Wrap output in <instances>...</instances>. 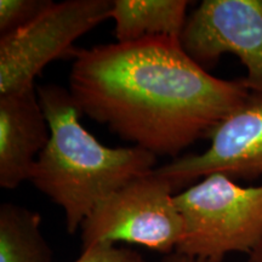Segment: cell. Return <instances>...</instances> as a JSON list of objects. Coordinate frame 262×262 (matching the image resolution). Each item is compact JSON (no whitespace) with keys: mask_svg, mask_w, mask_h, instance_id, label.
<instances>
[{"mask_svg":"<svg viewBox=\"0 0 262 262\" xmlns=\"http://www.w3.org/2000/svg\"><path fill=\"white\" fill-rule=\"evenodd\" d=\"M50 139V126L35 86L0 95V186L16 189L29 181Z\"/></svg>","mask_w":262,"mask_h":262,"instance_id":"ba28073f","label":"cell"},{"mask_svg":"<svg viewBox=\"0 0 262 262\" xmlns=\"http://www.w3.org/2000/svg\"><path fill=\"white\" fill-rule=\"evenodd\" d=\"M70 93L81 113L156 156L178 158L250 95L214 77L181 41L148 38L78 51Z\"/></svg>","mask_w":262,"mask_h":262,"instance_id":"6da1fadb","label":"cell"},{"mask_svg":"<svg viewBox=\"0 0 262 262\" xmlns=\"http://www.w3.org/2000/svg\"><path fill=\"white\" fill-rule=\"evenodd\" d=\"M188 0H112L110 18L118 42L148 38L181 41L187 22Z\"/></svg>","mask_w":262,"mask_h":262,"instance_id":"9c48e42d","label":"cell"},{"mask_svg":"<svg viewBox=\"0 0 262 262\" xmlns=\"http://www.w3.org/2000/svg\"><path fill=\"white\" fill-rule=\"evenodd\" d=\"M206 139L210 146L203 153L178 157L155 171L168 180L175 191L216 172L248 181L262 176L261 95H249Z\"/></svg>","mask_w":262,"mask_h":262,"instance_id":"52a82bcc","label":"cell"},{"mask_svg":"<svg viewBox=\"0 0 262 262\" xmlns=\"http://www.w3.org/2000/svg\"><path fill=\"white\" fill-rule=\"evenodd\" d=\"M41 217L25 206H0V262H52V250L40 231Z\"/></svg>","mask_w":262,"mask_h":262,"instance_id":"30bf717a","label":"cell"},{"mask_svg":"<svg viewBox=\"0 0 262 262\" xmlns=\"http://www.w3.org/2000/svg\"><path fill=\"white\" fill-rule=\"evenodd\" d=\"M50 139L39 155L29 181L64 211L73 234L101 202L155 170L157 156L142 147H107L81 125V111L70 90L38 86Z\"/></svg>","mask_w":262,"mask_h":262,"instance_id":"7a4b0ae2","label":"cell"},{"mask_svg":"<svg viewBox=\"0 0 262 262\" xmlns=\"http://www.w3.org/2000/svg\"><path fill=\"white\" fill-rule=\"evenodd\" d=\"M181 45L206 71L225 54L237 56L247 89L262 96V0H204L188 16Z\"/></svg>","mask_w":262,"mask_h":262,"instance_id":"8992f818","label":"cell"},{"mask_svg":"<svg viewBox=\"0 0 262 262\" xmlns=\"http://www.w3.org/2000/svg\"><path fill=\"white\" fill-rule=\"evenodd\" d=\"M74 262H146L142 255L133 249L116 244L100 243L81 250Z\"/></svg>","mask_w":262,"mask_h":262,"instance_id":"7c38bea8","label":"cell"},{"mask_svg":"<svg viewBox=\"0 0 262 262\" xmlns=\"http://www.w3.org/2000/svg\"><path fill=\"white\" fill-rule=\"evenodd\" d=\"M162 262H206L198 260V258L188 256V255L178 253V251H173L172 254L165 255V257L163 258Z\"/></svg>","mask_w":262,"mask_h":262,"instance_id":"4fadbf2b","label":"cell"},{"mask_svg":"<svg viewBox=\"0 0 262 262\" xmlns=\"http://www.w3.org/2000/svg\"><path fill=\"white\" fill-rule=\"evenodd\" d=\"M111 0L54 3L31 24L0 37V95L35 86L50 62L75 57L77 39L110 18Z\"/></svg>","mask_w":262,"mask_h":262,"instance_id":"5b68a950","label":"cell"},{"mask_svg":"<svg viewBox=\"0 0 262 262\" xmlns=\"http://www.w3.org/2000/svg\"><path fill=\"white\" fill-rule=\"evenodd\" d=\"M175 189L155 170L108 195L80 226L81 249L119 242L172 254L185 235Z\"/></svg>","mask_w":262,"mask_h":262,"instance_id":"277c9868","label":"cell"},{"mask_svg":"<svg viewBox=\"0 0 262 262\" xmlns=\"http://www.w3.org/2000/svg\"><path fill=\"white\" fill-rule=\"evenodd\" d=\"M51 4V0H0V37L31 24Z\"/></svg>","mask_w":262,"mask_h":262,"instance_id":"8fae6325","label":"cell"},{"mask_svg":"<svg viewBox=\"0 0 262 262\" xmlns=\"http://www.w3.org/2000/svg\"><path fill=\"white\" fill-rule=\"evenodd\" d=\"M248 262H262V241L255 247L254 250L249 254Z\"/></svg>","mask_w":262,"mask_h":262,"instance_id":"5bb4252c","label":"cell"},{"mask_svg":"<svg viewBox=\"0 0 262 262\" xmlns=\"http://www.w3.org/2000/svg\"><path fill=\"white\" fill-rule=\"evenodd\" d=\"M185 221L178 253L222 262L231 253L250 254L262 241V185L243 187L216 172L175 194Z\"/></svg>","mask_w":262,"mask_h":262,"instance_id":"3957f363","label":"cell"}]
</instances>
